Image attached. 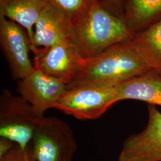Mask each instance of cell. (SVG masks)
Listing matches in <instances>:
<instances>
[{
	"instance_id": "cell-1",
	"label": "cell",
	"mask_w": 161,
	"mask_h": 161,
	"mask_svg": "<svg viewBox=\"0 0 161 161\" xmlns=\"http://www.w3.org/2000/svg\"><path fill=\"white\" fill-rule=\"evenodd\" d=\"M161 74V57L136 34L97 56L84 58L67 88L116 86L143 75Z\"/></svg>"
},
{
	"instance_id": "cell-2",
	"label": "cell",
	"mask_w": 161,
	"mask_h": 161,
	"mask_svg": "<svg viewBox=\"0 0 161 161\" xmlns=\"http://www.w3.org/2000/svg\"><path fill=\"white\" fill-rule=\"evenodd\" d=\"M134 35L123 18L111 12L98 0L86 17L75 26L72 42L82 58H89Z\"/></svg>"
},
{
	"instance_id": "cell-3",
	"label": "cell",
	"mask_w": 161,
	"mask_h": 161,
	"mask_svg": "<svg viewBox=\"0 0 161 161\" xmlns=\"http://www.w3.org/2000/svg\"><path fill=\"white\" fill-rule=\"evenodd\" d=\"M31 147L36 161H72L77 143L66 122L44 116L37 119Z\"/></svg>"
},
{
	"instance_id": "cell-4",
	"label": "cell",
	"mask_w": 161,
	"mask_h": 161,
	"mask_svg": "<svg viewBox=\"0 0 161 161\" xmlns=\"http://www.w3.org/2000/svg\"><path fill=\"white\" fill-rule=\"evenodd\" d=\"M39 118L20 96L4 90L0 96V137L8 138L26 149L33 137Z\"/></svg>"
},
{
	"instance_id": "cell-5",
	"label": "cell",
	"mask_w": 161,
	"mask_h": 161,
	"mask_svg": "<svg viewBox=\"0 0 161 161\" xmlns=\"http://www.w3.org/2000/svg\"><path fill=\"white\" fill-rule=\"evenodd\" d=\"M117 102L115 86H80L68 89L55 109L80 120H94Z\"/></svg>"
},
{
	"instance_id": "cell-6",
	"label": "cell",
	"mask_w": 161,
	"mask_h": 161,
	"mask_svg": "<svg viewBox=\"0 0 161 161\" xmlns=\"http://www.w3.org/2000/svg\"><path fill=\"white\" fill-rule=\"evenodd\" d=\"M67 90L64 81L35 68L28 76L17 80L18 94L29 103L39 118L44 116L48 110L55 109Z\"/></svg>"
},
{
	"instance_id": "cell-7",
	"label": "cell",
	"mask_w": 161,
	"mask_h": 161,
	"mask_svg": "<svg viewBox=\"0 0 161 161\" xmlns=\"http://www.w3.org/2000/svg\"><path fill=\"white\" fill-rule=\"evenodd\" d=\"M0 45L13 79L22 80L34 70L29 58L31 42L27 32L19 25L1 14Z\"/></svg>"
},
{
	"instance_id": "cell-8",
	"label": "cell",
	"mask_w": 161,
	"mask_h": 161,
	"mask_svg": "<svg viewBox=\"0 0 161 161\" xmlns=\"http://www.w3.org/2000/svg\"><path fill=\"white\" fill-rule=\"evenodd\" d=\"M148 112L147 126L125 139L118 161H161V112L152 104Z\"/></svg>"
},
{
	"instance_id": "cell-9",
	"label": "cell",
	"mask_w": 161,
	"mask_h": 161,
	"mask_svg": "<svg viewBox=\"0 0 161 161\" xmlns=\"http://www.w3.org/2000/svg\"><path fill=\"white\" fill-rule=\"evenodd\" d=\"M34 66L47 75L64 81L66 84L74 78L84 59L73 42L35 49Z\"/></svg>"
},
{
	"instance_id": "cell-10",
	"label": "cell",
	"mask_w": 161,
	"mask_h": 161,
	"mask_svg": "<svg viewBox=\"0 0 161 161\" xmlns=\"http://www.w3.org/2000/svg\"><path fill=\"white\" fill-rule=\"evenodd\" d=\"M74 34L75 26L70 18L48 3L35 25L31 52L72 42Z\"/></svg>"
},
{
	"instance_id": "cell-11",
	"label": "cell",
	"mask_w": 161,
	"mask_h": 161,
	"mask_svg": "<svg viewBox=\"0 0 161 161\" xmlns=\"http://www.w3.org/2000/svg\"><path fill=\"white\" fill-rule=\"evenodd\" d=\"M115 87L118 102L131 99L161 106V74L140 76Z\"/></svg>"
},
{
	"instance_id": "cell-12",
	"label": "cell",
	"mask_w": 161,
	"mask_h": 161,
	"mask_svg": "<svg viewBox=\"0 0 161 161\" xmlns=\"http://www.w3.org/2000/svg\"><path fill=\"white\" fill-rule=\"evenodd\" d=\"M48 4L47 0H6L0 4V14L26 31L31 47L35 25Z\"/></svg>"
},
{
	"instance_id": "cell-13",
	"label": "cell",
	"mask_w": 161,
	"mask_h": 161,
	"mask_svg": "<svg viewBox=\"0 0 161 161\" xmlns=\"http://www.w3.org/2000/svg\"><path fill=\"white\" fill-rule=\"evenodd\" d=\"M161 17V0H127L124 20L131 32L143 31Z\"/></svg>"
},
{
	"instance_id": "cell-14",
	"label": "cell",
	"mask_w": 161,
	"mask_h": 161,
	"mask_svg": "<svg viewBox=\"0 0 161 161\" xmlns=\"http://www.w3.org/2000/svg\"><path fill=\"white\" fill-rule=\"evenodd\" d=\"M98 0H47L49 4L64 13L77 25L86 17Z\"/></svg>"
},
{
	"instance_id": "cell-15",
	"label": "cell",
	"mask_w": 161,
	"mask_h": 161,
	"mask_svg": "<svg viewBox=\"0 0 161 161\" xmlns=\"http://www.w3.org/2000/svg\"><path fill=\"white\" fill-rule=\"evenodd\" d=\"M135 34L161 57V17L147 28Z\"/></svg>"
},
{
	"instance_id": "cell-16",
	"label": "cell",
	"mask_w": 161,
	"mask_h": 161,
	"mask_svg": "<svg viewBox=\"0 0 161 161\" xmlns=\"http://www.w3.org/2000/svg\"><path fill=\"white\" fill-rule=\"evenodd\" d=\"M0 161H36L32 154L31 143L26 149H23L19 145L16 144Z\"/></svg>"
},
{
	"instance_id": "cell-17",
	"label": "cell",
	"mask_w": 161,
	"mask_h": 161,
	"mask_svg": "<svg viewBox=\"0 0 161 161\" xmlns=\"http://www.w3.org/2000/svg\"><path fill=\"white\" fill-rule=\"evenodd\" d=\"M109 10L124 19V9L127 0H100Z\"/></svg>"
},
{
	"instance_id": "cell-18",
	"label": "cell",
	"mask_w": 161,
	"mask_h": 161,
	"mask_svg": "<svg viewBox=\"0 0 161 161\" xmlns=\"http://www.w3.org/2000/svg\"><path fill=\"white\" fill-rule=\"evenodd\" d=\"M15 144V143L8 138L0 137V159L5 156Z\"/></svg>"
},
{
	"instance_id": "cell-19",
	"label": "cell",
	"mask_w": 161,
	"mask_h": 161,
	"mask_svg": "<svg viewBox=\"0 0 161 161\" xmlns=\"http://www.w3.org/2000/svg\"><path fill=\"white\" fill-rule=\"evenodd\" d=\"M5 1H6V0H0V4H1V3H4Z\"/></svg>"
}]
</instances>
